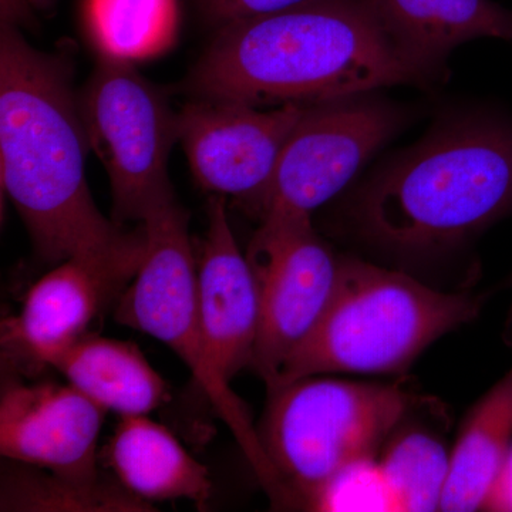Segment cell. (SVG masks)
<instances>
[{
  "mask_svg": "<svg viewBox=\"0 0 512 512\" xmlns=\"http://www.w3.org/2000/svg\"><path fill=\"white\" fill-rule=\"evenodd\" d=\"M437 83L396 42L372 0H305L218 28L187 86L197 99L274 109Z\"/></svg>",
  "mask_w": 512,
  "mask_h": 512,
  "instance_id": "obj_1",
  "label": "cell"
},
{
  "mask_svg": "<svg viewBox=\"0 0 512 512\" xmlns=\"http://www.w3.org/2000/svg\"><path fill=\"white\" fill-rule=\"evenodd\" d=\"M90 146L69 70L30 46L2 18L0 171L37 254L57 265L73 256L144 254L143 224L126 231L97 208L86 177Z\"/></svg>",
  "mask_w": 512,
  "mask_h": 512,
  "instance_id": "obj_2",
  "label": "cell"
},
{
  "mask_svg": "<svg viewBox=\"0 0 512 512\" xmlns=\"http://www.w3.org/2000/svg\"><path fill=\"white\" fill-rule=\"evenodd\" d=\"M357 234L402 255L450 249L512 215V119L466 111L437 121L373 171L350 201Z\"/></svg>",
  "mask_w": 512,
  "mask_h": 512,
  "instance_id": "obj_3",
  "label": "cell"
},
{
  "mask_svg": "<svg viewBox=\"0 0 512 512\" xmlns=\"http://www.w3.org/2000/svg\"><path fill=\"white\" fill-rule=\"evenodd\" d=\"M480 299L436 291L403 272L340 258L335 295L309 338L285 360L268 390L326 373L389 375L471 322Z\"/></svg>",
  "mask_w": 512,
  "mask_h": 512,
  "instance_id": "obj_4",
  "label": "cell"
},
{
  "mask_svg": "<svg viewBox=\"0 0 512 512\" xmlns=\"http://www.w3.org/2000/svg\"><path fill=\"white\" fill-rule=\"evenodd\" d=\"M259 440L284 507H305L340 474L375 458L416 399L394 384L309 376L268 390Z\"/></svg>",
  "mask_w": 512,
  "mask_h": 512,
  "instance_id": "obj_5",
  "label": "cell"
},
{
  "mask_svg": "<svg viewBox=\"0 0 512 512\" xmlns=\"http://www.w3.org/2000/svg\"><path fill=\"white\" fill-rule=\"evenodd\" d=\"M147 248L131 284L114 306L120 325L147 333L173 350L218 416L234 434L249 464L276 504L282 488L266 456L247 406L218 369L204 329L197 295V258L192 251L187 212L168 202L144 220Z\"/></svg>",
  "mask_w": 512,
  "mask_h": 512,
  "instance_id": "obj_6",
  "label": "cell"
},
{
  "mask_svg": "<svg viewBox=\"0 0 512 512\" xmlns=\"http://www.w3.org/2000/svg\"><path fill=\"white\" fill-rule=\"evenodd\" d=\"M79 107L90 150L109 177L117 224H143L175 200L168 158L178 141L177 114L133 63L100 57Z\"/></svg>",
  "mask_w": 512,
  "mask_h": 512,
  "instance_id": "obj_7",
  "label": "cell"
},
{
  "mask_svg": "<svg viewBox=\"0 0 512 512\" xmlns=\"http://www.w3.org/2000/svg\"><path fill=\"white\" fill-rule=\"evenodd\" d=\"M376 93L305 106L259 204V220L271 212L312 215L403 130L406 109Z\"/></svg>",
  "mask_w": 512,
  "mask_h": 512,
  "instance_id": "obj_8",
  "label": "cell"
},
{
  "mask_svg": "<svg viewBox=\"0 0 512 512\" xmlns=\"http://www.w3.org/2000/svg\"><path fill=\"white\" fill-rule=\"evenodd\" d=\"M312 215L271 212L261 220L247 258L259 293V330L252 366L266 386L325 315L340 258L316 234Z\"/></svg>",
  "mask_w": 512,
  "mask_h": 512,
  "instance_id": "obj_9",
  "label": "cell"
},
{
  "mask_svg": "<svg viewBox=\"0 0 512 512\" xmlns=\"http://www.w3.org/2000/svg\"><path fill=\"white\" fill-rule=\"evenodd\" d=\"M303 110L299 104L259 109L241 101L192 97L177 113L178 141L205 191L237 198L256 215Z\"/></svg>",
  "mask_w": 512,
  "mask_h": 512,
  "instance_id": "obj_10",
  "label": "cell"
},
{
  "mask_svg": "<svg viewBox=\"0 0 512 512\" xmlns=\"http://www.w3.org/2000/svg\"><path fill=\"white\" fill-rule=\"evenodd\" d=\"M106 410L70 383L3 379L0 453L73 480H100L97 444Z\"/></svg>",
  "mask_w": 512,
  "mask_h": 512,
  "instance_id": "obj_11",
  "label": "cell"
},
{
  "mask_svg": "<svg viewBox=\"0 0 512 512\" xmlns=\"http://www.w3.org/2000/svg\"><path fill=\"white\" fill-rule=\"evenodd\" d=\"M144 255L73 256L57 264L29 289L18 315L3 320L8 359L45 366L53 353L89 333L94 320L119 302Z\"/></svg>",
  "mask_w": 512,
  "mask_h": 512,
  "instance_id": "obj_12",
  "label": "cell"
},
{
  "mask_svg": "<svg viewBox=\"0 0 512 512\" xmlns=\"http://www.w3.org/2000/svg\"><path fill=\"white\" fill-rule=\"evenodd\" d=\"M207 214V232L197 258L198 308L211 355L231 382L254 360L258 285L229 225L227 198L212 195Z\"/></svg>",
  "mask_w": 512,
  "mask_h": 512,
  "instance_id": "obj_13",
  "label": "cell"
},
{
  "mask_svg": "<svg viewBox=\"0 0 512 512\" xmlns=\"http://www.w3.org/2000/svg\"><path fill=\"white\" fill-rule=\"evenodd\" d=\"M104 457L117 483L144 503L184 500L201 511L210 504L207 467L148 416L120 417Z\"/></svg>",
  "mask_w": 512,
  "mask_h": 512,
  "instance_id": "obj_14",
  "label": "cell"
},
{
  "mask_svg": "<svg viewBox=\"0 0 512 512\" xmlns=\"http://www.w3.org/2000/svg\"><path fill=\"white\" fill-rule=\"evenodd\" d=\"M387 30L437 82L451 53L478 39L512 42V10L494 0H372Z\"/></svg>",
  "mask_w": 512,
  "mask_h": 512,
  "instance_id": "obj_15",
  "label": "cell"
},
{
  "mask_svg": "<svg viewBox=\"0 0 512 512\" xmlns=\"http://www.w3.org/2000/svg\"><path fill=\"white\" fill-rule=\"evenodd\" d=\"M53 367L84 396L120 417L148 416L170 400V384L134 342L86 333L53 353Z\"/></svg>",
  "mask_w": 512,
  "mask_h": 512,
  "instance_id": "obj_16",
  "label": "cell"
},
{
  "mask_svg": "<svg viewBox=\"0 0 512 512\" xmlns=\"http://www.w3.org/2000/svg\"><path fill=\"white\" fill-rule=\"evenodd\" d=\"M512 444V370L478 400L450 453L440 511H483Z\"/></svg>",
  "mask_w": 512,
  "mask_h": 512,
  "instance_id": "obj_17",
  "label": "cell"
},
{
  "mask_svg": "<svg viewBox=\"0 0 512 512\" xmlns=\"http://www.w3.org/2000/svg\"><path fill=\"white\" fill-rule=\"evenodd\" d=\"M87 33L100 57L134 63L173 46L178 0H84Z\"/></svg>",
  "mask_w": 512,
  "mask_h": 512,
  "instance_id": "obj_18",
  "label": "cell"
},
{
  "mask_svg": "<svg viewBox=\"0 0 512 512\" xmlns=\"http://www.w3.org/2000/svg\"><path fill=\"white\" fill-rule=\"evenodd\" d=\"M450 454L423 427L394 431L377 463L392 511H440Z\"/></svg>",
  "mask_w": 512,
  "mask_h": 512,
  "instance_id": "obj_19",
  "label": "cell"
},
{
  "mask_svg": "<svg viewBox=\"0 0 512 512\" xmlns=\"http://www.w3.org/2000/svg\"><path fill=\"white\" fill-rule=\"evenodd\" d=\"M2 511H153L121 485L82 481L28 468L6 471Z\"/></svg>",
  "mask_w": 512,
  "mask_h": 512,
  "instance_id": "obj_20",
  "label": "cell"
},
{
  "mask_svg": "<svg viewBox=\"0 0 512 512\" xmlns=\"http://www.w3.org/2000/svg\"><path fill=\"white\" fill-rule=\"evenodd\" d=\"M302 2L305 0H198V5L202 13L221 28L237 20L268 15Z\"/></svg>",
  "mask_w": 512,
  "mask_h": 512,
  "instance_id": "obj_21",
  "label": "cell"
},
{
  "mask_svg": "<svg viewBox=\"0 0 512 512\" xmlns=\"http://www.w3.org/2000/svg\"><path fill=\"white\" fill-rule=\"evenodd\" d=\"M483 511L512 512V444L487 495Z\"/></svg>",
  "mask_w": 512,
  "mask_h": 512,
  "instance_id": "obj_22",
  "label": "cell"
},
{
  "mask_svg": "<svg viewBox=\"0 0 512 512\" xmlns=\"http://www.w3.org/2000/svg\"><path fill=\"white\" fill-rule=\"evenodd\" d=\"M28 2V5H43V3L50 2V0H26Z\"/></svg>",
  "mask_w": 512,
  "mask_h": 512,
  "instance_id": "obj_23",
  "label": "cell"
},
{
  "mask_svg": "<svg viewBox=\"0 0 512 512\" xmlns=\"http://www.w3.org/2000/svg\"><path fill=\"white\" fill-rule=\"evenodd\" d=\"M505 288L512 289V274L508 276L507 281H505Z\"/></svg>",
  "mask_w": 512,
  "mask_h": 512,
  "instance_id": "obj_24",
  "label": "cell"
}]
</instances>
